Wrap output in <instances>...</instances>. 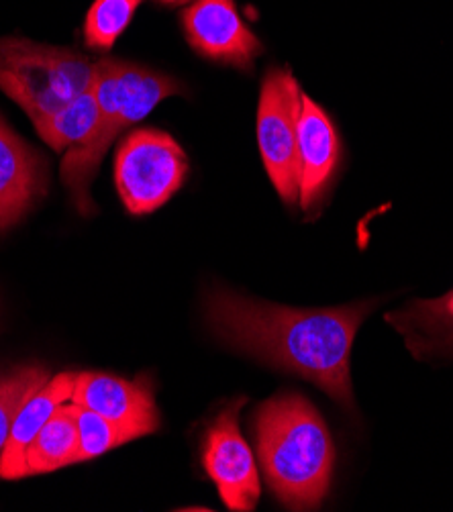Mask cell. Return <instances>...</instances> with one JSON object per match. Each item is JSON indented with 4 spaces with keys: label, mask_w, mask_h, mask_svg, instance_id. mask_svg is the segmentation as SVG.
I'll return each mask as SVG.
<instances>
[{
    "label": "cell",
    "mask_w": 453,
    "mask_h": 512,
    "mask_svg": "<svg viewBox=\"0 0 453 512\" xmlns=\"http://www.w3.org/2000/svg\"><path fill=\"white\" fill-rule=\"evenodd\" d=\"M378 304L368 298L331 309H290L217 288L207 294L205 313L225 345L313 382L354 413L351 347Z\"/></svg>",
    "instance_id": "obj_1"
},
{
    "label": "cell",
    "mask_w": 453,
    "mask_h": 512,
    "mask_svg": "<svg viewBox=\"0 0 453 512\" xmlns=\"http://www.w3.org/2000/svg\"><path fill=\"white\" fill-rule=\"evenodd\" d=\"M260 462L274 496L290 510L323 504L335 466V445L313 402L284 392L262 402L254 415Z\"/></svg>",
    "instance_id": "obj_2"
},
{
    "label": "cell",
    "mask_w": 453,
    "mask_h": 512,
    "mask_svg": "<svg viewBox=\"0 0 453 512\" xmlns=\"http://www.w3.org/2000/svg\"><path fill=\"white\" fill-rule=\"evenodd\" d=\"M98 121L90 135L70 147L62 160V182L82 215L94 213L88 186L117 135L141 121L168 96L182 94V82L131 62L103 58L94 64Z\"/></svg>",
    "instance_id": "obj_3"
},
{
    "label": "cell",
    "mask_w": 453,
    "mask_h": 512,
    "mask_svg": "<svg viewBox=\"0 0 453 512\" xmlns=\"http://www.w3.org/2000/svg\"><path fill=\"white\" fill-rule=\"evenodd\" d=\"M94 62L74 49L23 37L0 39V90L37 123L90 88Z\"/></svg>",
    "instance_id": "obj_4"
},
{
    "label": "cell",
    "mask_w": 453,
    "mask_h": 512,
    "mask_svg": "<svg viewBox=\"0 0 453 512\" xmlns=\"http://www.w3.org/2000/svg\"><path fill=\"white\" fill-rule=\"evenodd\" d=\"M188 158L182 145L166 131L137 129L117 151L115 180L131 215L158 211L184 186Z\"/></svg>",
    "instance_id": "obj_5"
},
{
    "label": "cell",
    "mask_w": 453,
    "mask_h": 512,
    "mask_svg": "<svg viewBox=\"0 0 453 512\" xmlns=\"http://www.w3.org/2000/svg\"><path fill=\"white\" fill-rule=\"evenodd\" d=\"M302 92L290 70H268L258 107V145L266 172L288 207L298 202V117Z\"/></svg>",
    "instance_id": "obj_6"
},
{
    "label": "cell",
    "mask_w": 453,
    "mask_h": 512,
    "mask_svg": "<svg viewBox=\"0 0 453 512\" xmlns=\"http://www.w3.org/2000/svg\"><path fill=\"white\" fill-rule=\"evenodd\" d=\"M245 398L231 400L211 421L203 441V466L215 482L229 510H254L260 496V474L256 457L239 429V411Z\"/></svg>",
    "instance_id": "obj_7"
},
{
    "label": "cell",
    "mask_w": 453,
    "mask_h": 512,
    "mask_svg": "<svg viewBox=\"0 0 453 512\" xmlns=\"http://www.w3.org/2000/svg\"><path fill=\"white\" fill-rule=\"evenodd\" d=\"M182 25L196 54L249 72L262 43L237 13L235 0H194L184 11Z\"/></svg>",
    "instance_id": "obj_8"
},
{
    "label": "cell",
    "mask_w": 453,
    "mask_h": 512,
    "mask_svg": "<svg viewBox=\"0 0 453 512\" xmlns=\"http://www.w3.org/2000/svg\"><path fill=\"white\" fill-rule=\"evenodd\" d=\"M341 143L329 115L302 94L298 117V202L307 215H315L327 198L339 170Z\"/></svg>",
    "instance_id": "obj_9"
},
{
    "label": "cell",
    "mask_w": 453,
    "mask_h": 512,
    "mask_svg": "<svg viewBox=\"0 0 453 512\" xmlns=\"http://www.w3.org/2000/svg\"><path fill=\"white\" fill-rule=\"evenodd\" d=\"M70 402L133 429L139 437L156 433L162 425L154 386L147 376L125 380L109 374L82 372L76 376Z\"/></svg>",
    "instance_id": "obj_10"
},
{
    "label": "cell",
    "mask_w": 453,
    "mask_h": 512,
    "mask_svg": "<svg viewBox=\"0 0 453 512\" xmlns=\"http://www.w3.org/2000/svg\"><path fill=\"white\" fill-rule=\"evenodd\" d=\"M45 182L43 158L0 117V231L25 217L45 194Z\"/></svg>",
    "instance_id": "obj_11"
},
{
    "label": "cell",
    "mask_w": 453,
    "mask_h": 512,
    "mask_svg": "<svg viewBox=\"0 0 453 512\" xmlns=\"http://www.w3.org/2000/svg\"><path fill=\"white\" fill-rule=\"evenodd\" d=\"M407 349L421 362L453 360V290L437 298H417L386 315Z\"/></svg>",
    "instance_id": "obj_12"
},
{
    "label": "cell",
    "mask_w": 453,
    "mask_h": 512,
    "mask_svg": "<svg viewBox=\"0 0 453 512\" xmlns=\"http://www.w3.org/2000/svg\"><path fill=\"white\" fill-rule=\"evenodd\" d=\"M76 376L72 372L49 378L19 411L13 421L7 445L0 453V478L21 480L25 478V453L43 425L52 419L58 406L72 398Z\"/></svg>",
    "instance_id": "obj_13"
},
{
    "label": "cell",
    "mask_w": 453,
    "mask_h": 512,
    "mask_svg": "<svg viewBox=\"0 0 453 512\" xmlns=\"http://www.w3.org/2000/svg\"><path fill=\"white\" fill-rule=\"evenodd\" d=\"M80 445L78 423L68 402L58 406L25 453V478L72 466Z\"/></svg>",
    "instance_id": "obj_14"
},
{
    "label": "cell",
    "mask_w": 453,
    "mask_h": 512,
    "mask_svg": "<svg viewBox=\"0 0 453 512\" xmlns=\"http://www.w3.org/2000/svg\"><path fill=\"white\" fill-rule=\"evenodd\" d=\"M98 98H96V88H94V78L88 90H84L80 96H76L70 105L60 109L58 113L49 115L35 125L39 137L56 151L70 149L84 141L90 131L94 129L98 121Z\"/></svg>",
    "instance_id": "obj_15"
},
{
    "label": "cell",
    "mask_w": 453,
    "mask_h": 512,
    "mask_svg": "<svg viewBox=\"0 0 453 512\" xmlns=\"http://www.w3.org/2000/svg\"><path fill=\"white\" fill-rule=\"evenodd\" d=\"M70 408H72L74 419L78 423V433H80V445L74 455V464L88 462V459H92V457H98L115 447H121L129 441L139 439V435L133 429L113 423L107 417L90 411V408H86V406L70 402Z\"/></svg>",
    "instance_id": "obj_16"
},
{
    "label": "cell",
    "mask_w": 453,
    "mask_h": 512,
    "mask_svg": "<svg viewBox=\"0 0 453 512\" xmlns=\"http://www.w3.org/2000/svg\"><path fill=\"white\" fill-rule=\"evenodd\" d=\"M141 0H94L84 23V41L90 49L109 51L129 27Z\"/></svg>",
    "instance_id": "obj_17"
},
{
    "label": "cell",
    "mask_w": 453,
    "mask_h": 512,
    "mask_svg": "<svg viewBox=\"0 0 453 512\" xmlns=\"http://www.w3.org/2000/svg\"><path fill=\"white\" fill-rule=\"evenodd\" d=\"M49 380V374L41 366L19 368L0 374V453H3L13 421L23 404Z\"/></svg>",
    "instance_id": "obj_18"
},
{
    "label": "cell",
    "mask_w": 453,
    "mask_h": 512,
    "mask_svg": "<svg viewBox=\"0 0 453 512\" xmlns=\"http://www.w3.org/2000/svg\"><path fill=\"white\" fill-rule=\"evenodd\" d=\"M160 3H166V5H184V3H190V0H160Z\"/></svg>",
    "instance_id": "obj_19"
}]
</instances>
